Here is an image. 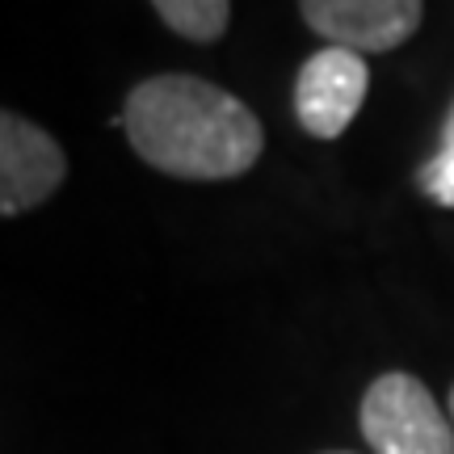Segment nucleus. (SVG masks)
<instances>
[{
	"label": "nucleus",
	"mask_w": 454,
	"mask_h": 454,
	"mask_svg": "<svg viewBox=\"0 0 454 454\" xmlns=\"http://www.w3.org/2000/svg\"><path fill=\"white\" fill-rule=\"evenodd\" d=\"M417 185L425 198H434L438 207L454 211V101L446 110V127H442V147L417 168Z\"/></svg>",
	"instance_id": "0eeeda50"
},
{
	"label": "nucleus",
	"mask_w": 454,
	"mask_h": 454,
	"mask_svg": "<svg viewBox=\"0 0 454 454\" xmlns=\"http://www.w3.org/2000/svg\"><path fill=\"white\" fill-rule=\"evenodd\" d=\"M118 127L139 160L177 181H231L265 152L257 114L236 93L190 72L139 81L127 93Z\"/></svg>",
	"instance_id": "f257e3e1"
},
{
	"label": "nucleus",
	"mask_w": 454,
	"mask_h": 454,
	"mask_svg": "<svg viewBox=\"0 0 454 454\" xmlns=\"http://www.w3.org/2000/svg\"><path fill=\"white\" fill-rule=\"evenodd\" d=\"M362 438L374 454H454V425L417 374H379L362 395Z\"/></svg>",
	"instance_id": "f03ea898"
},
{
	"label": "nucleus",
	"mask_w": 454,
	"mask_h": 454,
	"mask_svg": "<svg viewBox=\"0 0 454 454\" xmlns=\"http://www.w3.org/2000/svg\"><path fill=\"white\" fill-rule=\"evenodd\" d=\"M164 26L190 43H215L223 38L227 21H231V4L227 0H156L152 4Z\"/></svg>",
	"instance_id": "423d86ee"
},
{
	"label": "nucleus",
	"mask_w": 454,
	"mask_h": 454,
	"mask_svg": "<svg viewBox=\"0 0 454 454\" xmlns=\"http://www.w3.org/2000/svg\"><path fill=\"white\" fill-rule=\"evenodd\" d=\"M371 89V67L362 55L340 47L316 51L294 81V118L316 139H337L349 130Z\"/></svg>",
	"instance_id": "20e7f679"
},
{
	"label": "nucleus",
	"mask_w": 454,
	"mask_h": 454,
	"mask_svg": "<svg viewBox=\"0 0 454 454\" xmlns=\"http://www.w3.org/2000/svg\"><path fill=\"white\" fill-rule=\"evenodd\" d=\"M328 454H349V450H328Z\"/></svg>",
	"instance_id": "1a4fd4ad"
},
{
	"label": "nucleus",
	"mask_w": 454,
	"mask_h": 454,
	"mask_svg": "<svg viewBox=\"0 0 454 454\" xmlns=\"http://www.w3.org/2000/svg\"><path fill=\"white\" fill-rule=\"evenodd\" d=\"M67 177L59 139L13 110H0V219L34 211Z\"/></svg>",
	"instance_id": "7ed1b4c3"
},
{
	"label": "nucleus",
	"mask_w": 454,
	"mask_h": 454,
	"mask_svg": "<svg viewBox=\"0 0 454 454\" xmlns=\"http://www.w3.org/2000/svg\"><path fill=\"white\" fill-rule=\"evenodd\" d=\"M299 13L308 21V30L328 38V47L354 51V55L362 51L383 55V51L404 47L417 34L425 4L417 0H308L299 4Z\"/></svg>",
	"instance_id": "39448f33"
},
{
	"label": "nucleus",
	"mask_w": 454,
	"mask_h": 454,
	"mask_svg": "<svg viewBox=\"0 0 454 454\" xmlns=\"http://www.w3.org/2000/svg\"><path fill=\"white\" fill-rule=\"evenodd\" d=\"M450 425H454V387H450Z\"/></svg>",
	"instance_id": "6e6552de"
}]
</instances>
